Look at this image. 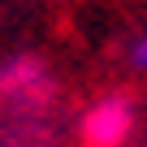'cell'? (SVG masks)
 Masks as SVG:
<instances>
[{"label":"cell","mask_w":147,"mask_h":147,"mask_svg":"<svg viewBox=\"0 0 147 147\" xmlns=\"http://www.w3.org/2000/svg\"><path fill=\"white\" fill-rule=\"evenodd\" d=\"M78 134H82L87 147H125V138L134 134V100L121 95V91L91 100L82 108Z\"/></svg>","instance_id":"1"},{"label":"cell","mask_w":147,"mask_h":147,"mask_svg":"<svg viewBox=\"0 0 147 147\" xmlns=\"http://www.w3.org/2000/svg\"><path fill=\"white\" fill-rule=\"evenodd\" d=\"M0 100L13 108H39L52 100V74L35 52H13L0 61Z\"/></svg>","instance_id":"2"},{"label":"cell","mask_w":147,"mask_h":147,"mask_svg":"<svg viewBox=\"0 0 147 147\" xmlns=\"http://www.w3.org/2000/svg\"><path fill=\"white\" fill-rule=\"evenodd\" d=\"M125 61H130L138 74H147V30H143L138 39H130V48H125Z\"/></svg>","instance_id":"3"}]
</instances>
